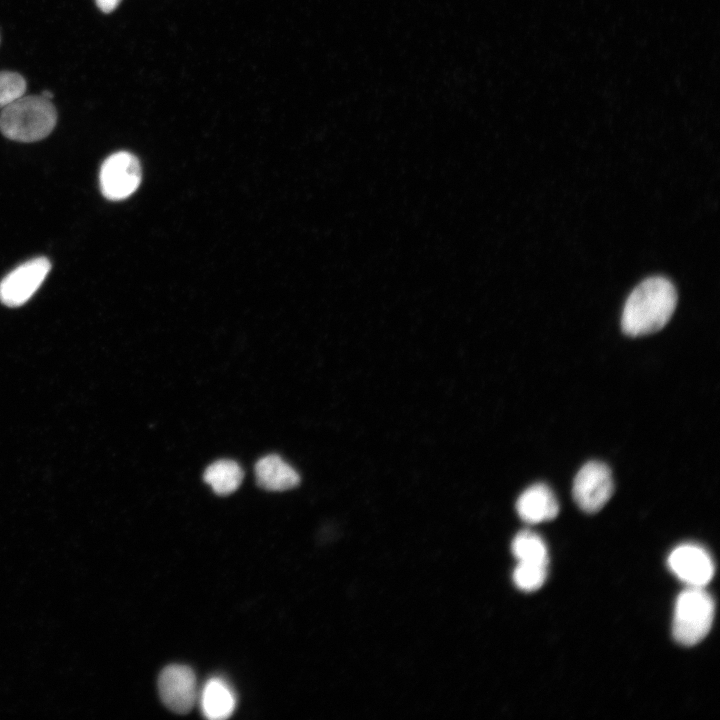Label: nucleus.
Instances as JSON below:
<instances>
[{"mask_svg":"<svg viewBox=\"0 0 720 720\" xmlns=\"http://www.w3.org/2000/svg\"><path fill=\"white\" fill-rule=\"evenodd\" d=\"M676 304L677 292L668 279L647 278L635 287L625 302L622 331L631 337L655 333L668 323Z\"/></svg>","mask_w":720,"mask_h":720,"instance_id":"nucleus-1","label":"nucleus"},{"mask_svg":"<svg viewBox=\"0 0 720 720\" xmlns=\"http://www.w3.org/2000/svg\"><path fill=\"white\" fill-rule=\"evenodd\" d=\"M57 113L51 100L38 95L21 96L2 109L1 133L14 141L35 142L54 129Z\"/></svg>","mask_w":720,"mask_h":720,"instance_id":"nucleus-2","label":"nucleus"},{"mask_svg":"<svg viewBox=\"0 0 720 720\" xmlns=\"http://www.w3.org/2000/svg\"><path fill=\"white\" fill-rule=\"evenodd\" d=\"M714 615V600L704 587L688 586L675 603L672 626L675 641L683 646L698 644L709 633Z\"/></svg>","mask_w":720,"mask_h":720,"instance_id":"nucleus-3","label":"nucleus"},{"mask_svg":"<svg viewBox=\"0 0 720 720\" xmlns=\"http://www.w3.org/2000/svg\"><path fill=\"white\" fill-rule=\"evenodd\" d=\"M614 491L610 468L602 462L590 461L581 467L573 481L572 494L578 507L596 513L609 501Z\"/></svg>","mask_w":720,"mask_h":720,"instance_id":"nucleus-4","label":"nucleus"},{"mask_svg":"<svg viewBox=\"0 0 720 720\" xmlns=\"http://www.w3.org/2000/svg\"><path fill=\"white\" fill-rule=\"evenodd\" d=\"M141 177L137 157L125 151L116 152L106 158L100 168V189L107 199L122 200L135 192Z\"/></svg>","mask_w":720,"mask_h":720,"instance_id":"nucleus-5","label":"nucleus"},{"mask_svg":"<svg viewBox=\"0 0 720 720\" xmlns=\"http://www.w3.org/2000/svg\"><path fill=\"white\" fill-rule=\"evenodd\" d=\"M50 269L51 263L46 257L21 264L0 282V301L9 307L25 304L41 286Z\"/></svg>","mask_w":720,"mask_h":720,"instance_id":"nucleus-6","label":"nucleus"},{"mask_svg":"<svg viewBox=\"0 0 720 720\" xmlns=\"http://www.w3.org/2000/svg\"><path fill=\"white\" fill-rule=\"evenodd\" d=\"M158 691L168 709L177 714H186L198 698L196 676L188 666L169 665L159 676Z\"/></svg>","mask_w":720,"mask_h":720,"instance_id":"nucleus-7","label":"nucleus"},{"mask_svg":"<svg viewBox=\"0 0 720 720\" xmlns=\"http://www.w3.org/2000/svg\"><path fill=\"white\" fill-rule=\"evenodd\" d=\"M667 564L679 580L691 587H704L714 576L715 566L711 555L696 544H683L673 549Z\"/></svg>","mask_w":720,"mask_h":720,"instance_id":"nucleus-8","label":"nucleus"},{"mask_svg":"<svg viewBox=\"0 0 720 720\" xmlns=\"http://www.w3.org/2000/svg\"><path fill=\"white\" fill-rule=\"evenodd\" d=\"M516 511L524 522L538 524L554 519L559 513V503L546 484L536 483L518 497Z\"/></svg>","mask_w":720,"mask_h":720,"instance_id":"nucleus-9","label":"nucleus"},{"mask_svg":"<svg viewBox=\"0 0 720 720\" xmlns=\"http://www.w3.org/2000/svg\"><path fill=\"white\" fill-rule=\"evenodd\" d=\"M255 476L258 485L269 491L289 490L300 482L297 471L275 454L264 456L257 461Z\"/></svg>","mask_w":720,"mask_h":720,"instance_id":"nucleus-10","label":"nucleus"},{"mask_svg":"<svg viewBox=\"0 0 720 720\" xmlns=\"http://www.w3.org/2000/svg\"><path fill=\"white\" fill-rule=\"evenodd\" d=\"M202 714L210 720L229 718L236 707V696L230 685L222 678L209 679L203 686L200 696Z\"/></svg>","mask_w":720,"mask_h":720,"instance_id":"nucleus-11","label":"nucleus"},{"mask_svg":"<svg viewBox=\"0 0 720 720\" xmlns=\"http://www.w3.org/2000/svg\"><path fill=\"white\" fill-rule=\"evenodd\" d=\"M243 470L232 460L222 459L210 464L204 471L203 478L218 495H229L240 486Z\"/></svg>","mask_w":720,"mask_h":720,"instance_id":"nucleus-12","label":"nucleus"},{"mask_svg":"<svg viewBox=\"0 0 720 720\" xmlns=\"http://www.w3.org/2000/svg\"><path fill=\"white\" fill-rule=\"evenodd\" d=\"M512 553L518 562H535L548 565V550L543 539L531 531L519 532L512 541Z\"/></svg>","mask_w":720,"mask_h":720,"instance_id":"nucleus-13","label":"nucleus"},{"mask_svg":"<svg viewBox=\"0 0 720 720\" xmlns=\"http://www.w3.org/2000/svg\"><path fill=\"white\" fill-rule=\"evenodd\" d=\"M547 564L518 562L513 581L516 587L525 592H533L543 586L547 578Z\"/></svg>","mask_w":720,"mask_h":720,"instance_id":"nucleus-14","label":"nucleus"},{"mask_svg":"<svg viewBox=\"0 0 720 720\" xmlns=\"http://www.w3.org/2000/svg\"><path fill=\"white\" fill-rule=\"evenodd\" d=\"M26 91L25 79L16 72H0V109L2 110Z\"/></svg>","mask_w":720,"mask_h":720,"instance_id":"nucleus-15","label":"nucleus"},{"mask_svg":"<svg viewBox=\"0 0 720 720\" xmlns=\"http://www.w3.org/2000/svg\"><path fill=\"white\" fill-rule=\"evenodd\" d=\"M98 8L104 13H110L117 8L121 0H95Z\"/></svg>","mask_w":720,"mask_h":720,"instance_id":"nucleus-16","label":"nucleus"},{"mask_svg":"<svg viewBox=\"0 0 720 720\" xmlns=\"http://www.w3.org/2000/svg\"><path fill=\"white\" fill-rule=\"evenodd\" d=\"M41 96H43L44 98H46L48 100H51L53 98V94L49 90H44L42 92Z\"/></svg>","mask_w":720,"mask_h":720,"instance_id":"nucleus-17","label":"nucleus"}]
</instances>
